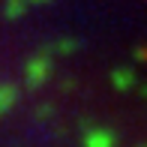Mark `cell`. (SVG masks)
I'll return each instance as SVG.
<instances>
[{"label":"cell","instance_id":"6da1fadb","mask_svg":"<svg viewBox=\"0 0 147 147\" xmlns=\"http://www.w3.org/2000/svg\"><path fill=\"white\" fill-rule=\"evenodd\" d=\"M90 147H111V135H105V132H102V135H93Z\"/></svg>","mask_w":147,"mask_h":147}]
</instances>
